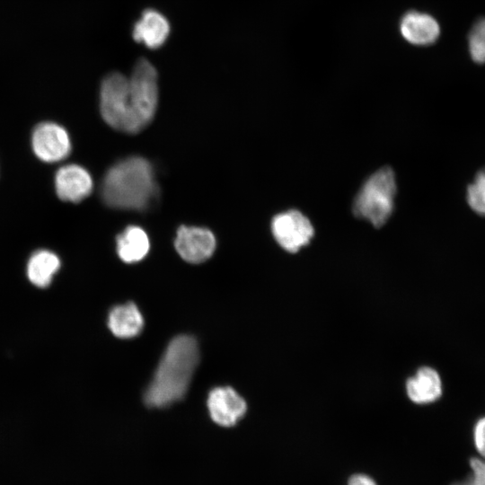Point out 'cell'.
<instances>
[{"label": "cell", "mask_w": 485, "mask_h": 485, "mask_svg": "<svg viewBox=\"0 0 485 485\" xmlns=\"http://www.w3.org/2000/svg\"><path fill=\"white\" fill-rule=\"evenodd\" d=\"M409 399L417 404L431 403L442 394V382L438 373L428 366L419 368L406 383Z\"/></svg>", "instance_id": "cell-12"}, {"label": "cell", "mask_w": 485, "mask_h": 485, "mask_svg": "<svg viewBox=\"0 0 485 485\" xmlns=\"http://www.w3.org/2000/svg\"><path fill=\"white\" fill-rule=\"evenodd\" d=\"M60 268L58 256L47 250L35 251L27 264L29 280L39 287H48Z\"/></svg>", "instance_id": "cell-15"}, {"label": "cell", "mask_w": 485, "mask_h": 485, "mask_svg": "<svg viewBox=\"0 0 485 485\" xmlns=\"http://www.w3.org/2000/svg\"><path fill=\"white\" fill-rule=\"evenodd\" d=\"M271 230L277 242L289 252H296L313 236L311 222L297 210L277 215L272 220Z\"/></svg>", "instance_id": "cell-5"}, {"label": "cell", "mask_w": 485, "mask_h": 485, "mask_svg": "<svg viewBox=\"0 0 485 485\" xmlns=\"http://www.w3.org/2000/svg\"><path fill=\"white\" fill-rule=\"evenodd\" d=\"M396 182L393 171L383 167L372 174L363 184L355 198L354 215L368 220L374 226L381 227L393 210Z\"/></svg>", "instance_id": "cell-4"}, {"label": "cell", "mask_w": 485, "mask_h": 485, "mask_svg": "<svg viewBox=\"0 0 485 485\" xmlns=\"http://www.w3.org/2000/svg\"><path fill=\"white\" fill-rule=\"evenodd\" d=\"M150 248L146 233L138 226H128L117 237V251L126 263L143 260Z\"/></svg>", "instance_id": "cell-14"}, {"label": "cell", "mask_w": 485, "mask_h": 485, "mask_svg": "<svg viewBox=\"0 0 485 485\" xmlns=\"http://www.w3.org/2000/svg\"><path fill=\"white\" fill-rule=\"evenodd\" d=\"M348 485H377L374 479L363 473H356L350 476Z\"/></svg>", "instance_id": "cell-20"}, {"label": "cell", "mask_w": 485, "mask_h": 485, "mask_svg": "<svg viewBox=\"0 0 485 485\" xmlns=\"http://www.w3.org/2000/svg\"><path fill=\"white\" fill-rule=\"evenodd\" d=\"M472 472L463 481L452 485H485V458H472L470 460Z\"/></svg>", "instance_id": "cell-18"}, {"label": "cell", "mask_w": 485, "mask_h": 485, "mask_svg": "<svg viewBox=\"0 0 485 485\" xmlns=\"http://www.w3.org/2000/svg\"><path fill=\"white\" fill-rule=\"evenodd\" d=\"M473 440L478 453L485 458V417L481 418L473 429Z\"/></svg>", "instance_id": "cell-19"}, {"label": "cell", "mask_w": 485, "mask_h": 485, "mask_svg": "<svg viewBox=\"0 0 485 485\" xmlns=\"http://www.w3.org/2000/svg\"><path fill=\"white\" fill-rule=\"evenodd\" d=\"M400 31L409 43L427 46L438 39L440 27L437 21L430 14L410 11L403 15L400 22Z\"/></svg>", "instance_id": "cell-10"}, {"label": "cell", "mask_w": 485, "mask_h": 485, "mask_svg": "<svg viewBox=\"0 0 485 485\" xmlns=\"http://www.w3.org/2000/svg\"><path fill=\"white\" fill-rule=\"evenodd\" d=\"M207 408L212 420L222 427H232L244 416L246 402L232 387H216L208 395Z\"/></svg>", "instance_id": "cell-8"}, {"label": "cell", "mask_w": 485, "mask_h": 485, "mask_svg": "<svg viewBox=\"0 0 485 485\" xmlns=\"http://www.w3.org/2000/svg\"><path fill=\"white\" fill-rule=\"evenodd\" d=\"M55 190L61 200L78 203L91 194L93 180L90 173L82 166L67 164L57 171Z\"/></svg>", "instance_id": "cell-9"}, {"label": "cell", "mask_w": 485, "mask_h": 485, "mask_svg": "<svg viewBox=\"0 0 485 485\" xmlns=\"http://www.w3.org/2000/svg\"><path fill=\"white\" fill-rule=\"evenodd\" d=\"M157 103V72L146 58L137 61L129 78L114 72L101 82V113L114 129L139 132L153 119Z\"/></svg>", "instance_id": "cell-1"}, {"label": "cell", "mask_w": 485, "mask_h": 485, "mask_svg": "<svg viewBox=\"0 0 485 485\" xmlns=\"http://www.w3.org/2000/svg\"><path fill=\"white\" fill-rule=\"evenodd\" d=\"M467 201L473 211L485 216V168L476 174L473 182L468 186Z\"/></svg>", "instance_id": "cell-17"}, {"label": "cell", "mask_w": 485, "mask_h": 485, "mask_svg": "<svg viewBox=\"0 0 485 485\" xmlns=\"http://www.w3.org/2000/svg\"><path fill=\"white\" fill-rule=\"evenodd\" d=\"M468 48L474 62L485 63V18L480 19L472 26L469 33Z\"/></svg>", "instance_id": "cell-16"}, {"label": "cell", "mask_w": 485, "mask_h": 485, "mask_svg": "<svg viewBox=\"0 0 485 485\" xmlns=\"http://www.w3.org/2000/svg\"><path fill=\"white\" fill-rule=\"evenodd\" d=\"M101 194L102 200L111 207L146 208L155 194L151 164L145 158L137 156L119 162L105 174Z\"/></svg>", "instance_id": "cell-3"}, {"label": "cell", "mask_w": 485, "mask_h": 485, "mask_svg": "<svg viewBox=\"0 0 485 485\" xmlns=\"http://www.w3.org/2000/svg\"><path fill=\"white\" fill-rule=\"evenodd\" d=\"M31 147L40 160L56 163L70 154L71 141L62 126L54 122H41L32 131Z\"/></svg>", "instance_id": "cell-6"}, {"label": "cell", "mask_w": 485, "mask_h": 485, "mask_svg": "<svg viewBox=\"0 0 485 485\" xmlns=\"http://www.w3.org/2000/svg\"><path fill=\"white\" fill-rule=\"evenodd\" d=\"M198 360V346L194 337L179 335L173 338L145 392L146 404L150 408H163L182 399Z\"/></svg>", "instance_id": "cell-2"}, {"label": "cell", "mask_w": 485, "mask_h": 485, "mask_svg": "<svg viewBox=\"0 0 485 485\" xmlns=\"http://www.w3.org/2000/svg\"><path fill=\"white\" fill-rule=\"evenodd\" d=\"M174 245L177 252L190 263H201L211 257L216 239L211 231L195 226H181Z\"/></svg>", "instance_id": "cell-7"}, {"label": "cell", "mask_w": 485, "mask_h": 485, "mask_svg": "<svg viewBox=\"0 0 485 485\" xmlns=\"http://www.w3.org/2000/svg\"><path fill=\"white\" fill-rule=\"evenodd\" d=\"M108 325L115 336L128 339L141 332L144 319L137 305L130 302L112 308L109 314Z\"/></svg>", "instance_id": "cell-13"}, {"label": "cell", "mask_w": 485, "mask_h": 485, "mask_svg": "<svg viewBox=\"0 0 485 485\" xmlns=\"http://www.w3.org/2000/svg\"><path fill=\"white\" fill-rule=\"evenodd\" d=\"M169 33L170 24L167 19L153 9L146 10L133 28L134 40L144 43L149 48L161 47Z\"/></svg>", "instance_id": "cell-11"}]
</instances>
